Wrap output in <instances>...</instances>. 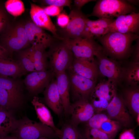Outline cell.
Listing matches in <instances>:
<instances>
[{"label":"cell","mask_w":139,"mask_h":139,"mask_svg":"<svg viewBox=\"0 0 139 139\" xmlns=\"http://www.w3.org/2000/svg\"><path fill=\"white\" fill-rule=\"evenodd\" d=\"M5 17V14L3 10L0 8V20Z\"/></svg>","instance_id":"7bdbcfd3"},{"label":"cell","mask_w":139,"mask_h":139,"mask_svg":"<svg viewBox=\"0 0 139 139\" xmlns=\"http://www.w3.org/2000/svg\"><path fill=\"white\" fill-rule=\"evenodd\" d=\"M95 1L92 0H74V5L75 8L79 10L85 4L91 1Z\"/></svg>","instance_id":"74e56055"},{"label":"cell","mask_w":139,"mask_h":139,"mask_svg":"<svg viewBox=\"0 0 139 139\" xmlns=\"http://www.w3.org/2000/svg\"><path fill=\"white\" fill-rule=\"evenodd\" d=\"M134 6L125 0H100L97 1L92 13L87 17L93 16L108 19L135 12Z\"/></svg>","instance_id":"277c9868"},{"label":"cell","mask_w":139,"mask_h":139,"mask_svg":"<svg viewBox=\"0 0 139 139\" xmlns=\"http://www.w3.org/2000/svg\"><path fill=\"white\" fill-rule=\"evenodd\" d=\"M102 44L105 54L117 59L127 56L131 51L133 42L139 38L138 34L111 32L95 38Z\"/></svg>","instance_id":"6da1fadb"},{"label":"cell","mask_w":139,"mask_h":139,"mask_svg":"<svg viewBox=\"0 0 139 139\" xmlns=\"http://www.w3.org/2000/svg\"><path fill=\"white\" fill-rule=\"evenodd\" d=\"M7 12L12 15L16 16L21 15L24 11L23 2L19 0H8L5 3Z\"/></svg>","instance_id":"1f68e13d"},{"label":"cell","mask_w":139,"mask_h":139,"mask_svg":"<svg viewBox=\"0 0 139 139\" xmlns=\"http://www.w3.org/2000/svg\"><path fill=\"white\" fill-rule=\"evenodd\" d=\"M25 28L29 41L32 46L39 45L46 48L49 47L54 39L43 29L33 22H28Z\"/></svg>","instance_id":"2e32d148"},{"label":"cell","mask_w":139,"mask_h":139,"mask_svg":"<svg viewBox=\"0 0 139 139\" xmlns=\"http://www.w3.org/2000/svg\"><path fill=\"white\" fill-rule=\"evenodd\" d=\"M0 139H17L16 137L13 136H0Z\"/></svg>","instance_id":"60d3db41"},{"label":"cell","mask_w":139,"mask_h":139,"mask_svg":"<svg viewBox=\"0 0 139 139\" xmlns=\"http://www.w3.org/2000/svg\"><path fill=\"white\" fill-rule=\"evenodd\" d=\"M124 77L129 84L135 86L139 82V63L134 62L124 71Z\"/></svg>","instance_id":"f546056e"},{"label":"cell","mask_w":139,"mask_h":139,"mask_svg":"<svg viewBox=\"0 0 139 139\" xmlns=\"http://www.w3.org/2000/svg\"><path fill=\"white\" fill-rule=\"evenodd\" d=\"M24 86L23 80L19 78L0 76V88L6 90L21 105L24 101Z\"/></svg>","instance_id":"d6986e66"},{"label":"cell","mask_w":139,"mask_h":139,"mask_svg":"<svg viewBox=\"0 0 139 139\" xmlns=\"http://www.w3.org/2000/svg\"><path fill=\"white\" fill-rule=\"evenodd\" d=\"M21 105L6 90L0 88V109L12 111Z\"/></svg>","instance_id":"83f0119b"},{"label":"cell","mask_w":139,"mask_h":139,"mask_svg":"<svg viewBox=\"0 0 139 139\" xmlns=\"http://www.w3.org/2000/svg\"><path fill=\"white\" fill-rule=\"evenodd\" d=\"M115 20L103 18L96 20L87 19L83 33V38L93 39L104 35L109 25Z\"/></svg>","instance_id":"7402d4cb"},{"label":"cell","mask_w":139,"mask_h":139,"mask_svg":"<svg viewBox=\"0 0 139 139\" xmlns=\"http://www.w3.org/2000/svg\"><path fill=\"white\" fill-rule=\"evenodd\" d=\"M37 117L41 123L52 128L57 134L58 137L60 134V129L55 126L53 117L48 108L42 103L37 97L34 96L31 101Z\"/></svg>","instance_id":"603a6c76"},{"label":"cell","mask_w":139,"mask_h":139,"mask_svg":"<svg viewBox=\"0 0 139 139\" xmlns=\"http://www.w3.org/2000/svg\"><path fill=\"white\" fill-rule=\"evenodd\" d=\"M30 14L33 22L37 26L51 32L55 38H60L57 34L58 30L52 22L49 16L42 7L31 3Z\"/></svg>","instance_id":"e0dca14e"},{"label":"cell","mask_w":139,"mask_h":139,"mask_svg":"<svg viewBox=\"0 0 139 139\" xmlns=\"http://www.w3.org/2000/svg\"><path fill=\"white\" fill-rule=\"evenodd\" d=\"M71 70L70 84L74 99L76 101L87 99L95 86V81L84 77Z\"/></svg>","instance_id":"7c38bea8"},{"label":"cell","mask_w":139,"mask_h":139,"mask_svg":"<svg viewBox=\"0 0 139 139\" xmlns=\"http://www.w3.org/2000/svg\"><path fill=\"white\" fill-rule=\"evenodd\" d=\"M25 28V25L18 24L9 27L3 39V45L10 54L27 47L30 44Z\"/></svg>","instance_id":"8992f818"},{"label":"cell","mask_w":139,"mask_h":139,"mask_svg":"<svg viewBox=\"0 0 139 139\" xmlns=\"http://www.w3.org/2000/svg\"><path fill=\"white\" fill-rule=\"evenodd\" d=\"M10 54L4 48L0 45V59H9L8 55Z\"/></svg>","instance_id":"f35d334b"},{"label":"cell","mask_w":139,"mask_h":139,"mask_svg":"<svg viewBox=\"0 0 139 139\" xmlns=\"http://www.w3.org/2000/svg\"><path fill=\"white\" fill-rule=\"evenodd\" d=\"M128 110L123 97L117 94L109 103L106 110L109 118L125 127L130 125L132 121Z\"/></svg>","instance_id":"4fadbf2b"},{"label":"cell","mask_w":139,"mask_h":139,"mask_svg":"<svg viewBox=\"0 0 139 139\" xmlns=\"http://www.w3.org/2000/svg\"><path fill=\"white\" fill-rule=\"evenodd\" d=\"M18 52L17 60L27 73L36 71L29 49L21 50Z\"/></svg>","instance_id":"f1b7e54d"},{"label":"cell","mask_w":139,"mask_h":139,"mask_svg":"<svg viewBox=\"0 0 139 139\" xmlns=\"http://www.w3.org/2000/svg\"><path fill=\"white\" fill-rule=\"evenodd\" d=\"M44 95L47 105L56 114L59 116L63 111V109L56 80L53 79L45 88Z\"/></svg>","instance_id":"ffe728a7"},{"label":"cell","mask_w":139,"mask_h":139,"mask_svg":"<svg viewBox=\"0 0 139 139\" xmlns=\"http://www.w3.org/2000/svg\"><path fill=\"white\" fill-rule=\"evenodd\" d=\"M46 51L50 60L49 66L54 74L65 71L70 69L73 60V55L64 42L63 39L54 37Z\"/></svg>","instance_id":"3957f363"},{"label":"cell","mask_w":139,"mask_h":139,"mask_svg":"<svg viewBox=\"0 0 139 139\" xmlns=\"http://www.w3.org/2000/svg\"><path fill=\"white\" fill-rule=\"evenodd\" d=\"M116 84L111 80L101 82L95 86L90 96L91 103L95 112L106 110L109 104L116 95Z\"/></svg>","instance_id":"5b68a950"},{"label":"cell","mask_w":139,"mask_h":139,"mask_svg":"<svg viewBox=\"0 0 139 139\" xmlns=\"http://www.w3.org/2000/svg\"><path fill=\"white\" fill-rule=\"evenodd\" d=\"M75 58H85L94 61L97 52L102 49L93 39L80 38L75 39H63Z\"/></svg>","instance_id":"52a82bcc"},{"label":"cell","mask_w":139,"mask_h":139,"mask_svg":"<svg viewBox=\"0 0 139 139\" xmlns=\"http://www.w3.org/2000/svg\"><path fill=\"white\" fill-rule=\"evenodd\" d=\"M54 74L51 70L35 71L28 74L23 82L30 94H37L42 92L53 79Z\"/></svg>","instance_id":"8fae6325"},{"label":"cell","mask_w":139,"mask_h":139,"mask_svg":"<svg viewBox=\"0 0 139 139\" xmlns=\"http://www.w3.org/2000/svg\"><path fill=\"white\" fill-rule=\"evenodd\" d=\"M94 108L87 99L77 100L71 105L70 115V124L77 127L80 123L87 122L95 114Z\"/></svg>","instance_id":"5bb4252c"},{"label":"cell","mask_w":139,"mask_h":139,"mask_svg":"<svg viewBox=\"0 0 139 139\" xmlns=\"http://www.w3.org/2000/svg\"><path fill=\"white\" fill-rule=\"evenodd\" d=\"M123 98L129 112L136 117L139 114L138 89L136 88H132L125 90Z\"/></svg>","instance_id":"484cf974"},{"label":"cell","mask_w":139,"mask_h":139,"mask_svg":"<svg viewBox=\"0 0 139 139\" xmlns=\"http://www.w3.org/2000/svg\"><path fill=\"white\" fill-rule=\"evenodd\" d=\"M6 23L7 21L5 17L0 20V32L5 28Z\"/></svg>","instance_id":"ab89813d"},{"label":"cell","mask_w":139,"mask_h":139,"mask_svg":"<svg viewBox=\"0 0 139 139\" xmlns=\"http://www.w3.org/2000/svg\"><path fill=\"white\" fill-rule=\"evenodd\" d=\"M82 134L84 139H114L98 129L88 127Z\"/></svg>","instance_id":"d6a6232c"},{"label":"cell","mask_w":139,"mask_h":139,"mask_svg":"<svg viewBox=\"0 0 139 139\" xmlns=\"http://www.w3.org/2000/svg\"><path fill=\"white\" fill-rule=\"evenodd\" d=\"M12 136L17 139H38L46 137L56 139L58 136L51 128L25 117L16 120Z\"/></svg>","instance_id":"7a4b0ae2"},{"label":"cell","mask_w":139,"mask_h":139,"mask_svg":"<svg viewBox=\"0 0 139 139\" xmlns=\"http://www.w3.org/2000/svg\"><path fill=\"white\" fill-rule=\"evenodd\" d=\"M136 121L137 122V124H138V125H139V114H138L137 116L136 117Z\"/></svg>","instance_id":"ee69618b"},{"label":"cell","mask_w":139,"mask_h":139,"mask_svg":"<svg viewBox=\"0 0 139 139\" xmlns=\"http://www.w3.org/2000/svg\"><path fill=\"white\" fill-rule=\"evenodd\" d=\"M58 91L65 116L70 115L71 105L69 94L70 80L65 71L55 74Z\"/></svg>","instance_id":"44dd1931"},{"label":"cell","mask_w":139,"mask_h":139,"mask_svg":"<svg viewBox=\"0 0 139 139\" xmlns=\"http://www.w3.org/2000/svg\"><path fill=\"white\" fill-rule=\"evenodd\" d=\"M69 21L70 18L68 15L65 13H60L57 16V23L61 28H65L68 23Z\"/></svg>","instance_id":"d590c367"},{"label":"cell","mask_w":139,"mask_h":139,"mask_svg":"<svg viewBox=\"0 0 139 139\" xmlns=\"http://www.w3.org/2000/svg\"><path fill=\"white\" fill-rule=\"evenodd\" d=\"M38 139H54L50 138H46V137H41V138H40Z\"/></svg>","instance_id":"f6af8a7d"},{"label":"cell","mask_w":139,"mask_h":139,"mask_svg":"<svg viewBox=\"0 0 139 139\" xmlns=\"http://www.w3.org/2000/svg\"><path fill=\"white\" fill-rule=\"evenodd\" d=\"M16 120L11 111L0 109V136H7L11 133Z\"/></svg>","instance_id":"4316f807"},{"label":"cell","mask_w":139,"mask_h":139,"mask_svg":"<svg viewBox=\"0 0 139 139\" xmlns=\"http://www.w3.org/2000/svg\"><path fill=\"white\" fill-rule=\"evenodd\" d=\"M68 15L69 22L64 28L58 30L57 34L60 38L75 39L83 38V35L88 17L80 10L74 8L71 9Z\"/></svg>","instance_id":"ba28073f"},{"label":"cell","mask_w":139,"mask_h":139,"mask_svg":"<svg viewBox=\"0 0 139 139\" xmlns=\"http://www.w3.org/2000/svg\"><path fill=\"white\" fill-rule=\"evenodd\" d=\"M125 1L128 3L132 5H137L139 3V0H125Z\"/></svg>","instance_id":"b9f144b4"},{"label":"cell","mask_w":139,"mask_h":139,"mask_svg":"<svg viewBox=\"0 0 139 139\" xmlns=\"http://www.w3.org/2000/svg\"><path fill=\"white\" fill-rule=\"evenodd\" d=\"M119 139H137L134 131L132 129H126L120 134Z\"/></svg>","instance_id":"8d00e7d4"},{"label":"cell","mask_w":139,"mask_h":139,"mask_svg":"<svg viewBox=\"0 0 139 139\" xmlns=\"http://www.w3.org/2000/svg\"><path fill=\"white\" fill-rule=\"evenodd\" d=\"M70 69L77 74L93 81H95L98 73V68L94 61L85 58H75Z\"/></svg>","instance_id":"ac0fdd59"},{"label":"cell","mask_w":139,"mask_h":139,"mask_svg":"<svg viewBox=\"0 0 139 139\" xmlns=\"http://www.w3.org/2000/svg\"><path fill=\"white\" fill-rule=\"evenodd\" d=\"M88 125L98 129L114 139L119 129L120 125L103 113L94 114L89 120Z\"/></svg>","instance_id":"9a60e30c"},{"label":"cell","mask_w":139,"mask_h":139,"mask_svg":"<svg viewBox=\"0 0 139 139\" xmlns=\"http://www.w3.org/2000/svg\"><path fill=\"white\" fill-rule=\"evenodd\" d=\"M42 5L47 6L52 5L62 8L67 6L71 9L72 2L70 0H44L40 1Z\"/></svg>","instance_id":"836d02e7"},{"label":"cell","mask_w":139,"mask_h":139,"mask_svg":"<svg viewBox=\"0 0 139 139\" xmlns=\"http://www.w3.org/2000/svg\"><path fill=\"white\" fill-rule=\"evenodd\" d=\"M46 49L39 45L32 46L29 49L36 71L47 70L48 64Z\"/></svg>","instance_id":"d4e9b609"},{"label":"cell","mask_w":139,"mask_h":139,"mask_svg":"<svg viewBox=\"0 0 139 139\" xmlns=\"http://www.w3.org/2000/svg\"><path fill=\"white\" fill-rule=\"evenodd\" d=\"M95 56L98 59V68L100 73L116 84L119 83L123 78L124 71L117 63L107 57L102 49L97 52Z\"/></svg>","instance_id":"30bf717a"},{"label":"cell","mask_w":139,"mask_h":139,"mask_svg":"<svg viewBox=\"0 0 139 139\" xmlns=\"http://www.w3.org/2000/svg\"><path fill=\"white\" fill-rule=\"evenodd\" d=\"M58 136L59 139H84L83 135L77 127L70 124L64 125Z\"/></svg>","instance_id":"4dcf8cb0"},{"label":"cell","mask_w":139,"mask_h":139,"mask_svg":"<svg viewBox=\"0 0 139 139\" xmlns=\"http://www.w3.org/2000/svg\"><path fill=\"white\" fill-rule=\"evenodd\" d=\"M46 13L49 16H58L62 9L61 7L50 5L42 8Z\"/></svg>","instance_id":"e575fe53"},{"label":"cell","mask_w":139,"mask_h":139,"mask_svg":"<svg viewBox=\"0 0 139 139\" xmlns=\"http://www.w3.org/2000/svg\"><path fill=\"white\" fill-rule=\"evenodd\" d=\"M28 73L17 60L0 59V76L19 78Z\"/></svg>","instance_id":"cb8c5ba5"},{"label":"cell","mask_w":139,"mask_h":139,"mask_svg":"<svg viewBox=\"0 0 139 139\" xmlns=\"http://www.w3.org/2000/svg\"><path fill=\"white\" fill-rule=\"evenodd\" d=\"M139 30V13L134 12L117 17L108 26L104 34L111 32L138 34Z\"/></svg>","instance_id":"9c48e42d"}]
</instances>
